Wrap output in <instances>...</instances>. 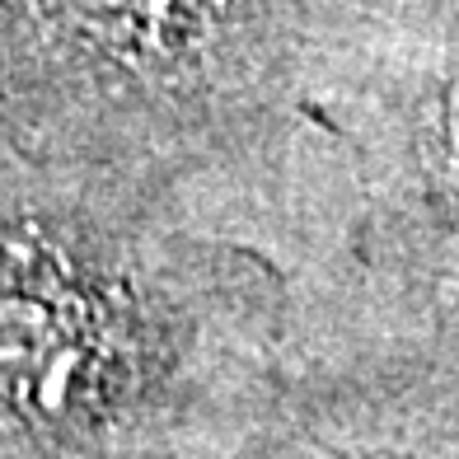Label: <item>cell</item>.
<instances>
[{
    "instance_id": "cell-1",
    "label": "cell",
    "mask_w": 459,
    "mask_h": 459,
    "mask_svg": "<svg viewBox=\"0 0 459 459\" xmlns=\"http://www.w3.org/2000/svg\"><path fill=\"white\" fill-rule=\"evenodd\" d=\"M75 324L43 296L0 290V403L48 399L75 366Z\"/></svg>"
},
{
    "instance_id": "cell-2",
    "label": "cell",
    "mask_w": 459,
    "mask_h": 459,
    "mask_svg": "<svg viewBox=\"0 0 459 459\" xmlns=\"http://www.w3.org/2000/svg\"><path fill=\"white\" fill-rule=\"evenodd\" d=\"M80 19L132 56H174L206 24V0H71Z\"/></svg>"
},
{
    "instance_id": "cell-3",
    "label": "cell",
    "mask_w": 459,
    "mask_h": 459,
    "mask_svg": "<svg viewBox=\"0 0 459 459\" xmlns=\"http://www.w3.org/2000/svg\"><path fill=\"white\" fill-rule=\"evenodd\" d=\"M446 145H450V160L459 164V75H455L450 99H446Z\"/></svg>"
}]
</instances>
